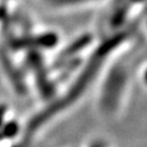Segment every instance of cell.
I'll use <instances>...</instances> for the list:
<instances>
[{"instance_id":"1","label":"cell","mask_w":147,"mask_h":147,"mask_svg":"<svg viewBox=\"0 0 147 147\" xmlns=\"http://www.w3.org/2000/svg\"><path fill=\"white\" fill-rule=\"evenodd\" d=\"M129 73L123 64H115L112 71L107 72L100 87L99 110L106 118H113L122 109L129 87Z\"/></svg>"},{"instance_id":"2","label":"cell","mask_w":147,"mask_h":147,"mask_svg":"<svg viewBox=\"0 0 147 147\" xmlns=\"http://www.w3.org/2000/svg\"><path fill=\"white\" fill-rule=\"evenodd\" d=\"M88 147H112V145L106 141H94Z\"/></svg>"}]
</instances>
